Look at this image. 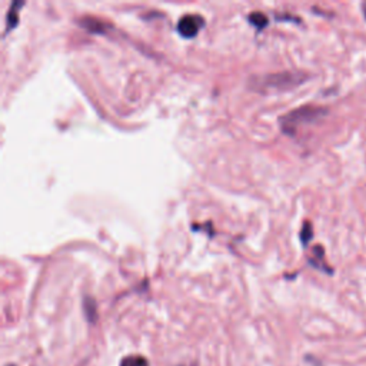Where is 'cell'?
Segmentation results:
<instances>
[{
	"mask_svg": "<svg viewBox=\"0 0 366 366\" xmlns=\"http://www.w3.org/2000/svg\"><path fill=\"white\" fill-rule=\"evenodd\" d=\"M308 79L309 75L305 72H281L261 76L259 79H251V85H254L256 90H290Z\"/></svg>",
	"mask_w": 366,
	"mask_h": 366,
	"instance_id": "obj_1",
	"label": "cell"
},
{
	"mask_svg": "<svg viewBox=\"0 0 366 366\" xmlns=\"http://www.w3.org/2000/svg\"><path fill=\"white\" fill-rule=\"evenodd\" d=\"M328 113V109L321 107V106H312L307 105L297 107L281 117V126L282 131L288 135H295L296 129L300 125H311L318 122L319 119L325 117Z\"/></svg>",
	"mask_w": 366,
	"mask_h": 366,
	"instance_id": "obj_2",
	"label": "cell"
},
{
	"mask_svg": "<svg viewBox=\"0 0 366 366\" xmlns=\"http://www.w3.org/2000/svg\"><path fill=\"white\" fill-rule=\"evenodd\" d=\"M205 26V20L198 15L183 16L177 23V32L182 37L194 39Z\"/></svg>",
	"mask_w": 366,
	"mask_h": 366,
	"instance_id": "obj_3",
	"label": "cell"
},
{
	"mask_svg": "<svg viewBox=\"0 0 366 366\" xmlns=\"http://www.w3.org/2000/svg\"><path fill=\"white\" fill-rule=\"evenodd\" d=\"M79 25L90 33H106V30L110 28L107 23L95 18H85L79 20Z\"/></svg>",
	"mask_w": 366,
	"mask_h": 366,
	"instance_id": "obj_4",
	"label": "cell"
},
{
	"mask_svg": "<svg viewBox=\"0 0 366 366\" xmlns=\"http://www.w3.org/2000/svg\"><path fill=\"white\" fill-rule=\"evenodd\" d=\"M83 312H85L86 319L90 324H95L98 321V307H96V302L93 297L86 296L83 299Z\"/></svg>",
	"mask_w": 366,
	"mask_h": 366,
	"instance_id": "obj_5",
	"label": "cell"
},
{
	"mask_svg": "<svg viewBox=\"0 0 366 366\" xmlns=\"http://www.w3.org/2000/svg\"><path fill=\"white\" fill-rule=\"evenodd\" d=\"M309 262H311V265L317 266L318 269H321L324 272H328V273H332V269L325 262V254H324V248L322 247H317L314 249V258H311Z\"/></svg>",
	"mask_w": 366,
	"mask_h": 366,
	"instance_id": "obj_6",
	"label": "cell"
},
{
	"mask_svg": "<svg viewBox=\"0 0 366 366\" xmlns=\"http://www.w3.org/2000/svg\"><path fill=\"white\" fill-rule=\"evenodd\" d=\"M25 6V4L22 2H13L11 9H9V13H8V19H6V23H8V32L11 29H15L16 25H18V20H19V9H22Z\"/></svg>",
	"mask_w": 366,
	"mask_h": 366,
	"instance_id": "obj_7",
	"label": "cell"
},
{
	"mask_svg": "<svg viewBox=\"0 0 366 366\" xmlns=\"http://www.w3.org/2000/svg\"><path fill=\"white\" fill-rule=\"evenodd\" d=\"M120 366H149V362L143 356L132 355V356H126L122 359Z\"/></svg>",
	"mask_w": 366,
	"mask_h": 366,
	"instance_id": "obj_8",
	"label": "cell"
},
{
	"mask_svg": "<svg viewBox=\"0 0 366 366\" xmlns=\"http://www.w3.org/2000/svg\"><path fill=\"white\" fill-rule=\"evenodd\" d=\"M249 22H251L252 26H255L259 30L268 26V18L264 13H259V12H255V13L249 15Z\"/></svg>",
	"mask_w": 366,
	"mask_h": 366,
	"instance_id": "obj_9",
	"label": "cell"
},
{
	"mask_svg": "<svg viewBox=\"0 0 366 366\" xmlns=\"http://www.w3.org/2000/svg\"><path fill=\"white\" fill-rule=\"evenodd\" d=\"M314 237V229H312V225L309 222H307L303 225L302 230H300V240H302V245L307 247L308 243L312 240Z\"/></svg>",
	"mask_w": 366,
	"mask_h": 366,
	"instance_id": "obj_10",
	"label": "cell"
},
{
	"mask_svg": "<svg viewBox=\"0 0 366 366\" xmlns=\"http://www.w3.org/2000/svg\"><path fill=\"white\" fill-rule=\"evenodd\" d=\"M362 11H363V16H365V19H366V2L363 4V6H362Z\"/></svg>",
	"mask_w": 366,
	"mask_h": 366,
	"instance_id": "obj_11",
	"label": "cell"
},
{
	"mask_svg": "<svg viewBox=\"0 0 366 366\" xmlns=\"http://www.w3.org/2000/svg\"><path fill=\"white\" fill-rule=\"evenodd\" d=\"M191 366H198V365H191Z\"/></svg>",
	"mask_w": 366,
	"mask_h": 366,
	"instance_id": "obj_12",
	"label": "cell"
}]
</instances>
